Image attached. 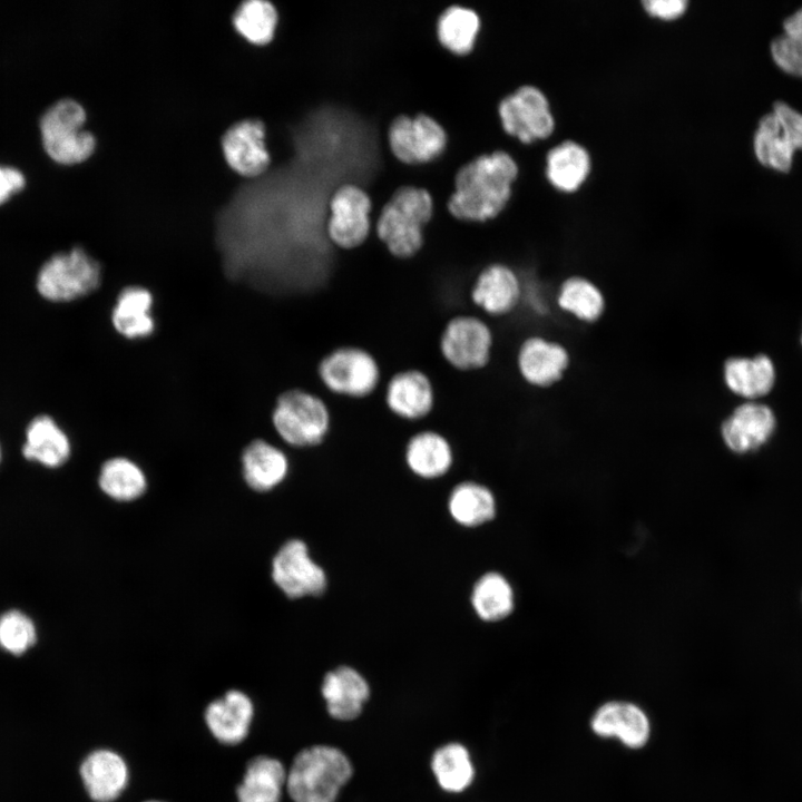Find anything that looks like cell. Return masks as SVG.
<instances>
[{
    "instance_id": "obj_36",
    "label": "cell",
    "mask_w": 802,
    "mask_h": 802,
    "mask_svg": "<svg viewBox=\"0 0 802 802\" xmlns=\"http://www.w3.org/2000/svg\"><path fill=\"white\" fill-rule=\"evenodd\" d=\"M235 29L248 41L266 45L275 36L278 12L275 6L266 0H247L242 2L233 16Z\"/></svg>"
},
{
    "instance_id": "obj_34",
    "label": "cell",
    "mask_w": 802,
    "mask_h": 802,
    "mask_svg": "<svg viewBox=\"0 0 802 802\" xmlns=\"http://www.w3.org/2000/svg\"><path fill=\"white\" fill-rule=\"evenodd\" d=\"M98 481L101 490L118 501L135 500L147 487V479L141 468L125 457H115L105 461Z\"/></svg>"
},
{
    "instance_id": "obj_12",
    "label": "cell",
    "mask_w": 802,
    "mask_h": 802,
    "mask_svg": "<svg viewBox=\"0 0 802 802\" xmlns=\"http://www.w3.org/2000/svg\"><path fill=\"white\" fill-rule=\"evenodd\" d=\"M497 113L502 131L522 144L547 138L555 128L546 96L531 85H522L503 96Z\"/></svg>"
},
{
    "instance_id": "obj_21",
    "label": "cell",
    "mask_w": 802,
    "mask_h": 802,
    "mask_svg": "<svg viewBox=\"0 0 802 802\" xmlns=\"http://www.w3.org/2000/svg\"><path fill=\"white\" fill-rule=\"evenodd\" d=\"M253 714L251 698L241 691L232 689L208 704L205 722L216 740L224 744H237L247 736Z\"/></svg>"
},
{
    "instance_id": "obj_31",
    "label": "cell",
    "mask_w": 802,
    "mask_h": 802,
    "mask_svg": "<svg viewBox=\"0 0 802 802\" xmlns=\"http://www.w3.org/2000/svg\"><path fill=\"white\" fill-rule=\"evenodd\" d=\"M448 510L457 524L478 527L495 518L497 502L488 487L475 481H463L452 489Z\"/></svg>"
},
{
    "instance_id": "obj_9",
    "label": "cell",
    "mask_w": 802,
    "mask_h": 802,
    "mask_svg": "<svg viewBox=\"0 0 802 802\" xmlns=\"http://www.w3.org/2000/svg\"><path fill=\"white\" fill-rule=\"evenodd\" d=\"M492 349L491 327L473 314L452 316L439 336L442 359L459 372H475L486 368L491 360Z\"/></svg>"
},
{
    "instance_id": "obj_17",
    "label": "cell",
    "mask_w": 802,
    "mask_h": 802,
    "mask_svg": "<svg viewBox=\"0 0 802 802\" xmlns=\"http://www.w3.org/2000/svg\"><path fill=\"white\" fill-rule=\"evenodd\" d=\"M776 427L773 411L765 404L746 402L724 420L721 427L722 439L733 452L744 454L764 446Z\"/></svg>"
},
{
    "instance_id": "obj_42",
    "label": "cell",
    "mask_w": 802,
    "mask_h": 802,
    "mask_svg": "<svg viewBox=\"0 0 802 802\" xmlns=\"http://www.w3.org/2000/svg\"><path fill=\"white\" fill-rule=\"evenodd\" d=\"M146 802H160V801H146Z\"/></svg>"
},
{
    "instance_id": "obj_35",
    "label": "cell",
    "mask_w": 802,
    "mask_h": 802,
    "mask_svg": "<svg viewBox=\"0 0 802 802\" xmlns=\"http://www.w3.org/2000/svg\"><path fill=\"white\" fill-rule=\"evenodd\" d=\"M557 304L561 311L587 323L597 321L605 311L602 291L583 276H570L561 283Z\"/></svg>"
},
{
    "instance_id": "obj_19",
    "label": "cell",
    "mask_w": 802,
    "mask_h": 802,
    "mask_svg": "<svg viewBox=\"0 0 802 802\" xmlns=\"http://www.w3.org/2000/svg\"><path fill=\"white\" fill-rule=\"evenodd\" d=\"M569 365L567 350L542 336L525 339L517 352L520 376L530 385L547 388L558 382Z\"/></svg>"
},
{
    "instance_id": "obj_15",
    "label": "cell",
    "mask_w": 802,
    "mask_h": 802,
    "mask_svg": "<svg viewBox=\"0 0 802 802\" xmlns=\"http://www.w3.org/2000/svg\"><path fill=\"white\" fill-rule=\"evenodd\" d=\"M469 295L472 304L485 314L493 317L503 316L511 313L519 304L522 284L512 267L501 262H493L478 272Z\"/></svg>"
},
{
    "instance_id": "obj_18",
    "label": "cell",
    "mask_w": 802,
    "mask_h": 802,
    "mask_svg": "<svg viewBox=\"0 0 802 802\" xmlns=\"http://www.w3.org/2000/svg\"><path fill=\"white\" fill-rule=\"evenodd\" d=\"M223 151L229 166L244 176H257L268 166L265 125L260 119H243L223 135Z\"/></svg>"
},
{
    "instance_id": "obj_2",
    "label": "cell",
    "mask_w": 802,
    "mask_h": 802,
    "mask_svg": "<svg viewBox=\"0 0 802 802\" xmlns=\"http://www.w3.org/2000/svg\"><path fill=\"white\" fill-rule=\"evenodd\" d=\"M433 214V199L427 189L401 186L382 206L373 234L392 258L408 261L424 248V229Z\"/></svg>"
},
{
    "instance_id": "obj_4",
    "label": "cell",
    "mask_w": 802,
    "mask_h": 802,
    "mask_svg": "<svg viewBox=\"0 0 802 802\" xmlns=\"http://www.w3.org/2000/svg\"><path fill=\"white\" fill-rule=\"evenodd\" d=\"M271 419L280 438L296 448L321 444L332 427L326 402L317 394L296 388L277 397Z\"/></svg>"
},
{
    "instance_id": "obj_5",
    "label": "cell",
    "mask_w": 802,
    "mask_h": 802,
    "mask_svg": "<svg viewBox=\"0 0 802 802\" xmlns=\"http://www.w3.org/2000/svg\"><path fill=\"white\" fill-rule=\"evenodd\" d=\"M87 114L75 99L62 98L50 105L40 118L42 144L48 155L61 164L87 159L96 147V138L84 129Z\"/></svg>"
},
{
    "instance_id": "obj_16",
    "label": "cell",
    "mask_w": 802,
    "mask_h": 802,
    "mask_svg": "<svg viewBox=\"0 0 802 802\" xmlns=\"http://www.w3.org/2000/svg\"><path fill=\"white\" fill-rule=\"evenodd\" d=\"M590 727L597 736L616 739L633 750L644 747L651 737L647 714L638 705L626 701L600 705L590 720Z\"/></svg>"
},
{
    "instance_id": "obj_20",
    "label": "cell",
    "mask_w": 802,
    "mask_h": 802,
    "mask_svg": "<svg viewBox=\"0 0 802 802\" xmlns=\"http://www.w3.org/2000/svg\"><path fill=\"white\" fill-rule=\"evenodd\" d=\"M321 693L329 715L334 720L348 722L355 720L362 713L370 697V686L355 668L344 665L324 675Z\"/></svg>"
},
{
    "instance_id": "obj_8",
    "label": "cell",
    "mask_w": 802,
    "mask_h": 802,
    "mask_svg": "<svg viewBox=\"0 0 802 802\" xmlns=\"http://www.w3.org/2000/svg\"><path fill=\"white\" fill-rule=\"evenodd\" d=\"M372 200L369 194L355 184H342L332 194L325 234L336 250L362 248L373 232Z\"/></svg>"
},
{
    "instance_id": "obj_10",
    "label": "cell",
    "mask_w": 802,
    "mask_h": 802,
    "mask_svg": "<svg viewBox=\"0 0 802 802\" xmlns=\"http://www.w3.org/2000/svg\"><path fill=\"white\" fill-rule=\"evenodd\" d=\"M753 147L763 166L789 172L794 153L802 149V114L784 101H776L772 111L760 119Z\"/></svg>"
},
{
    "instance_id": "obj_40",
    "label": "cell",
    "mask_w": 802,
    "mask_h": 802,
    "mask_svg": "<svg viewBox=\"0 0 802 802\" xmlns=\"http://www.w3.org/2000/svg\"><path fill=\"white\" fill-rule=\"evenodd\" d=\"M25 185L26 177L19 168L0 164V204L21 190Z\"/></svg>"
},
{
    "instance_id": "obj_23",
    "label": "cell",
    "mask_w": 802,
    "mask_h": 802,
    "mask_svg": "<svg viewBox=\"0 0 802 802\" xmlns=\"http://www.w3.org/2000/svg\"><path fill=\"white\" fill-rule=\"evenodd\" d=\"M453 458L450 441L436 430L413 433L404 449V460L409 470L427 480L447 475L453 464Z\"/></svg>"
},
{
    "instance_id": "obj_37",
    "label": "cell",
    "mask_w": 802,
    "mask_h": 802,
    "mask_svg": "<svg viewBox=\"0 0 802 802\" xmlns=\"http://www.w3.org/2000/svg\"><path fill=\"white\" fill-rule=\"evenodd\" d=\"M774 62L785 72L802 77V7L783 22V32L771 42Z\"/></svg>"
},
{
    "instance_id": "obj_7",
    "label": "cell",
    "mask_w": 802,
    "mask_h": 802,
    "mask_svg": "<svg viewBox=\"0 0 802 802\" xmlns=\"http://www.w3.org/2000/svg\"><path fill=\"white\" fill-rule=\"evenodd\" d=\"M316 372L327 391L349 399H365L381 383V368L376 358L356 345H341L331 350L320 360Z\"/></svg>"
},
{
    "instance_id": "obj_30",
    "label": "cell",
    "mask_w": 802,
    "mask_h": 802,
    "mask_svg": "<svg viewBox=\"0 0 802 802\" xmlns=\"http://www.w3.org/2000/svg\"><path fill=\"white\" fill-rule=\"evenodd\" d=\"M590 170V158L579 144L566 140L549 150L546 157V175L554 187L561 192L577 190Z\"/></svg>"
},
{
    "instance_id": "obj_29",
    "label": "cell",
    "mask_w": 802,
    "mask_h": 802,
    "mask_svg": "<svg viewBox=\"0 0 802 802\" xmlns=\"http://www.w3.org/2000/svg\"><path fill=\"white\" fill-rule=\"evenodd\" d=\"M481 30L479 14L467 7L452 4L438 17L436 35L439 45L457 57L469 56Z\"/></svg>"
},
{
    "instance_id": "obj_11",
    "label": "cell",
    "mask_w": 802,
    "mask_h": 802,
    "mask_svg": "<svg viewBox=\"0 0 802 802\" xmlns=\"http://www.w3.org/2000/svg\"><path fill=\"white\" fill-rule=\"evenodd\" d=\"M387 141L392 156L407 166H420L439 159L446 151L448 135L431 116L399 115L387 130Z\"/></svg>"
},
{
    "instance_id": "obj_13",
    "label": "cell",
    "mask_w": 802,
    "mask_h": 802,
    "mask_svg": "<svg viewBox=\"0 0 802 802\" xmlns=\"http://www.w3.org/2000/svg\"><path fill=\"white\" fill-rule=\"evenodd\" d=\"M272 578L290 598L322 595L327 587L324 569L310 556L306 544L300 539L286 541L272 561Z\"/></svg>"
},
{
    "instance_id": "obj_32",
    "label": "cell",
    "mask_w": 802,
    "mask_h": 802,
    "mask_svg": "<svg viewBox=\"0 0 802 802\" xmlns=\"http://www.w3.org/2000/svg\"><path fill=\"white\" fill-rule=\"evenodd\" d=\"M470 600L473 612L481 620L496 623L512 613L515 591L502 574L488 571L475 583Z\"/></svg>"
},
{
    "instance_id": "obj_6",
    "label": "cell",
    "mask_w": 802,
    "mask_h": 802,
    "mask_svg": "<svg viewBox=\"0 0 802 802\" xmlns=\"http://www.w3.org/2000/svg\"><path fill=\"white\" fill-rule=\"evenodd\" d=\"M101 281V267L82 247L50 256L37 274L36 288L49 302H69L94 292Z\"/></svg>"
},
{
    "instance_id": "obj_33",
    "label": "cell",
    "mask_w": 802,
    "mask_h": 802,
    "mask_svg": "<svg viewBox=\"0 0 802 802\" xmlns=\"http://www.w3.org/2000/svg\"><path fill=\"white\" fill-rule=\"evenodd\" d=\"M430 765L439 786L446 792H463L473 782L476 772L471 755L461 743L450 742L438 747Z\"/></svg>"
},
{
    "instance_id": "obj_25",
    "label": "cell",
    "mask_w": 802,
    "mask_h": 802,
    "mask_svg": "<svg viewBox=\"0 0 802 802\" xmlns=\"http://www.w3.org/2000/svg\"><path fill=\"white\" fill-rule=\"evenodd\" d=\"M242 471L252 489L268 491L285 479L288 472V459L276 446L256 439L243 450Z\"/></svg>"
},
{
    "instance_id": "obj_38",
    "label": "cell",
    "mask_w": 802,
    "mask_h": 802,
    "mask_svg": "<svg viewBox=\"0 0 802 802\" xmlns=\"http://www.w3.org/2000/svg\"><path fill=\"white\" fill-rule=\"evenodd\" d=\"M36 639V627L23 613L10 610L0 616V646L4 651L21 655Z\"/></svg>"
},
{
    "instance_id": "obj_24",
    "label": "cell",
    "mask_w": 802,
    "mask_h": 802,
    "mask_svg": "<svg viewBox=\"0 0 802 802\" xmlns=\"http://www.w3.org/2000/svg\"><path fill=\"white\" fill-rule=\"evenodd\" d=\"M70 452V440L52 417L39 414L28 423L22 446L27 460L57 468L69 459Z\"/></svg>"
},
{
    "instance_id": "obj_39",
    "label": "cell",
    "mask_w": 802,
    "mask_h": 802,
    "mask_svg": "<svg viewBox=\"0 0 802 802\" xmlns=\"http://www.w3.org/2000/svg\"><path fill=\"white\" fill-rule=\"evenodd\" d=\"M644 9L652 16L664 20L681 17L687 8L685 0H645Z\"/></svg>"
},
{
    "instance_id": "obj_14",
    "label": "cell",
    "mask_w": 802,
    "mask_h": 802,
    "mask_svg": "<svg viewBox=\"0 0 802 802\" xmlns=\"http://www.w3.org/2000/svg\"><path fill=\"white\" fill-rule=\"evenodd\" d=\"M436 389L430 376L420 369H404L387 381L384 403L399 419L415 422L428 418L436 405Z\"/></svg>"
},
{
    "instance_id": "obj_28",
    "label": "cell",
    "mask_w": 802,
    "mask_h": 802,
    "mask_svg": "<svg viewBox=\"0 0 802 802\" xmlns=\"http://www.w3.org/2000/svg\"><path fill=\"white\" fill-rule=\"evenodd\" d=\"M286 784L283 764L270 756H256L246 766L236 789L238 802H280Z\"/></svg>"
},
{
    "instance_id": "obj_22",
    "label": "cell",
    "mask_w": 802,
    "mask_h": 802,
    "mask_svg": "<svg viewBox=\"0 0 802 802\" xmlns=\"http://www.w3.org/2000/svg\"><path fill=\"white\" fill-rule=\"evenodd\" d=\"M80 775L87 793L94 801L111 802L127 785L128 767L116 752L97 750L84 760Z\"/></svg>"
},
{
    "instance_id": "obj_1",
    "label": "cell",
    "mask_w": 802,
    "mask_h": 802,
    "mask_svg": "<svg viewBox=\"0 0 802 802\" xmlns=\"http://www.w3.org/2000/svg\"><path fill=\"white\" fill-rule=\"evenodd\" d=\"M518 175V164L506 150L477 156L457 170L448 213L466 223L496 219L507 208Z\"/></svg>"
},
{
    "instance_id": "obj_26",
    "label": "cell",
    "mask_w": 802,
    "mask_h": 802,
    "mask_svg": "<svg viewBox=\"0 0 802 802\" xmlns=\"http://www.w3.org/2000/svg\"><path fill=\"white\" fill-rule=\"evenodd\" d=\"M723 373L725 384L733 393L751 400L766 395L775 383L774 364L764 354L730 358Z\"/></svg>"
},
{
    "instance_id": "obj_3",
    "label": "cell",
    "mask_w": 802,
    "mask_h": 802,
    "mask_svg": "<svg viewBox=\"0 0 802 802\" xmlns=\"http://www.w3.org/2000/svg\"><path fill=\"white\" fill-rule=\"evenodd\" d=\"M353 774L348 755L331 745L299 752L286 772V791L293 802H335Z\"/></svg>"
},
{
    "instance_id": "obj_27",
    "label": "cell",
    "mask_w": 802,
    "mask_h": 802,
    "mask_svg": "<svg viewBox=\"0 0 802 802\" xmlns=\"http://www.w3.org/2000/svg\"><path fill=\"white\" fill-rule=\"evenodd\" d=\"M153 294L145 287L131 285L123 288L111 311L115 330L127 339L149 336L155 329L151 315Z\"/></svg>"
},
{
    "instance_id": "obj_41",
    "label": "cell",
    "mask_w": 802,
    "mask_h": 802,
    "mask_svg": "<svg viewBox=\"0 0 802 802\" xmlns=\"http://www.w3.org/2000/svg\"><path fill=\"white\" fill-rule=\"evenodd\" d=\"M1 456H2V451H1V446H0V460H1Z\"/></svg>"
}]
</instances>
